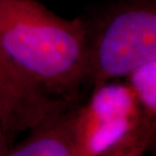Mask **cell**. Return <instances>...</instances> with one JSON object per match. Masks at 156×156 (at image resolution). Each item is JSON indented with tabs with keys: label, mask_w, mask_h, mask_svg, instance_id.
I'll use <instances>...</instances> for the list:
<instances>
[{
	"label": "cell",
	"mask_w": 156,
	"mask_h": 156,
	"mask_svg": "<svg viewBox=\"0 0 156 156\" xmlns=\"http://www.w3.org/2000/svg\"><path fill=\"white\" fill-rule=\"evenodd\" d=\"M89 45L82 18H64L36 0H0V46L55 97L71 103L87 80Z\"/></svg>",
	"instance_id": "obj_1"
},
{
	"label": "cell",
	"mask_w": 156,
	"mask_h": 156,
	"mask_svg": "<svg viewBox=\"0 0 156 156\" xmlns=\"http://www.w3.org/2000/svg\"><path fill=\"white\" fill-rule=\"evenodd\" d=\"M16 65L0 46V127L10 139L69 110Z\"/></svg>",
	"instance_id": "obj_4"
},
{
	"label": "cell",
	"mask_w": 156,
	"mask_h": 156,
	"mask_svg": "<svg viewBox=\"0 0 156 156\" xmlns=\"http://www.w3.org/2000/svg\"><path fill=\"white\" fill-rule=\"evenodd\" d=\"M71 114L75 156H102L122 141L156 130V115L143 107L128 83L97 86Z\"/></svg>",
	"instance_id": "obj_3"
},
{
	"label": "cell",
	"mask_w": 156,
	"mask_h": 156,
	"mask_svg": "<svg viewBox=\"0 0 156 156\" xmlns=\"http://www.w3.org/2000/svg\"><path fill=\"white\" fill-rule=\"evenodd\" d=\"M155 131L146 132L122 141L102 156H143L149 148Z\"/></svg>",
	"instance_id": "obj_7"
},
{
	"label": "cell",
	"mask_w": 156,
	"mask_h": 156,
	"mask_svg": "<svg viewBox=\"0 0 156 156\" xmlns=\"http://www.w3.org/2000/svg\"><path fill=\"white\" fill-rule=\"evenodd\" d=\"M151 150V154L152 156H156V131L152 137V140H151V143L149 145V148Z\"/></svg>",
	"instance_id": "obj_9"
},
{
	"label": "cell",
	"mask_w": 156,
	"mask_h": 156,
	"mask_svg": "<svg viewBox=\"0 0 156 156\" xmlns=\"http://www.w3.org/2000/svg\"><path fill=\"white\" fill-rule=\"evenodd\" d=\"M72 110L30 131L26 139L10 147L6 156H75Z\"/></svg>",
	"instance_id": "obj_5"
},
{
	"label": "cell",
	"mask_w": 156,
	"mask_h": 156,
	"mask_svg": "<svg viewBox=\"0 0 156 156\" xmlns=\"http://www.w3.org/2000/svg\"><path fill=\"white\" fill-rule=\"evenodd\" d=\"M127 79L143 107L156 115V59L132 73Z\"/></svg>",
	"instance_id": "obj_6"
},
{
	"label": "cell",
	"mask_w": 156,
	"mask_h": 156,
	"mask_svg": "<svg viewBox=\"0 0 156 156\" xmlns=\"http://www.w3.org/2000/svg\"><path fill=\"white\" fill-rule=\"evenodd\" d=\"M11 139L0 127V156H6L7 152L10 149Z\"/></svg>",
	"instance_id": "obj_8"
},
{
	"label": "cell",
	"mask_w": 156,
	"mask_h": 156,
	"mask_svg": "<svg viewBox=\"0 0 156 156\" xmlns=\"http://www.w3.org/2000/svg\"><path fill=\"white\" fill-rule=\"evenodd\" d=\"M155 59L156 0H138L109 15L90 41L87 80L97 87Z\"/></svg>",
	"instance_id": "obj_2"
}]
</instances>
